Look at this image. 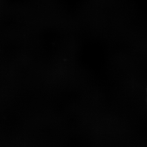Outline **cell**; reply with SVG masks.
Segmentation results:
<instances>
[]
</instances>
